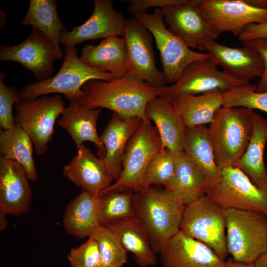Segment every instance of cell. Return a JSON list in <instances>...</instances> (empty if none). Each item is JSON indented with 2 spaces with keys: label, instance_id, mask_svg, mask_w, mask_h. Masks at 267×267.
<instances>
[{
  "label": "cell",
  "instance_id": "1",
  "mask_svg": "<svg viewBox=\"0 0 267 267\" xmlns=\"http://www.w3.org/2000/svg\"><path fill=\"white\" fill-rule=\"evenodd\" d=\"M165 87L153 86L129 71L124 77L110 81H87L82 87V95L76 100L88 109L106 108L124 119L138 117L150 122L145 115L146 105L161 96Z\"/></svg>",
  "mask_w": 267,
  "mask_h": 267
},
{
  "label": "cell",
  "instance_id": "2",
  "mask_svg": "<svg viewBox=\"0 0 267 267\" xmlns=\"http://www.w3.org/2000/svg\"><path fill=\"white\" fill-rule=\"evenodd\" d=\"M133 205L135 216L148 232L153 250L160 253L179 230L185 204L173 191L148 186L133 192Z\"/></svg>",
  "mask_w": 267,
  "mask_h": 267
},
{
  "label": "cell",
  "instance_id": "3",
  "mask_svg": "<svg viewBox=\"0 0 267 267\" xmlns=\"http://www.w3.org/2000/svg\"><path fill=\"white\" fill-rule=\"evenodd\" d=\"M252 109L222 107L208 128L216 163L221 170L234 167L245 153L253 130Z\"/></svg>",
  "mask_w": 267,
  "mask_h": 267
},
{
  "label": "cell",
  "instance_id": "4",
  "mask_svg": "<svg viewBox=\"0 0 267 267\" xmlns=\"http://www.w3.org/2000/svg\"><path fill=\"white\" fill-rule=\"evenodd\" d=\"M64 59L57 73L41 82L23 86L19 92L21 99H33L52 93H61L66 98L77 99L83 92V85L90 80L110 81L112 75L90 67L77 55L76 46H65Z\"/></svg>",
  "mask_w": 267,
  "mask_h": 267
},
{
  "label": "cell",
  "instance_id": "5",
  "mask_svg": "<svg viewBox=\"0 0 267 267\" xmlns=\"http://www.w3.org/2000/svg\"><path fill=\"white\" fill-rule=\"evenodd\" d=\"M225 209L206 194L185 204L179 230L212 248L221 258L229 254Z\"/></svg>",
  "mask_w": 267,
  "mask_h": 267
},
{
  "label": "cell",
  "instance_id": "6",
  "mask_svg": "<svg viewBox=\"0 0 267 267\" xmlns=\"http://www.w3.org/2000/svg\"><path fill=\"white\" fill-rule=\"evenodd\" d=\"M225 209L228 253L236 261L253 264L267 252V215L258 211Z\"/></svg>",
  "mask_w": 267,
  "mask_h": 267
},
{
  "label": "cell",
  "instance_id": "7",
  "mask_svg": "<svg viewBox=\"0 0 267 267\" xmlns=\"http://www.w3.org/2000/svg\"><path fill=\"white\" fill-rule=\"evenodd\" d=\"M134 16L155 41L167 84L175 83L190 65L211 56L208 52L193 51L173 35L165 25L161 9L155 8L152 13L135 14Z\"/></svg>",
  "mask_w": 267,
  "mask_h": 267
},
{
  "label": "cell",
  "instance_id": "8",
  "mask_svg": "<svg viewBox=\"0 0 267 267\" xmlns=\"http://www.w3.org/2000/svg\"><path fill=\"white\" fill-rule=\"evenodd\" d=\"M65 107L60 94L20 99L15 104V123L30 137L37 155L46 152L54 133L56 119Z\"/></svg>",
  "mask_w": 267,
  "mask_h": 267
},
{
  "label": "cell",
  "instance_id": "9",
  "mask_svg": "<svg viewBox=\"0 0 267 267\" xmlns=\"http://www.w3.org/2000/svg\"><path fill=\"white\" fill-rule=\"evenodd\" d=\"M163 148L155 126L142 121L128 144L119 177L99 194L115 190L138 191L149 162Z\"/></svg>",
  "mask_w": 267,
  "mask_h": 267
},
{
  "label": "cell",
  "instance_id": "10",
  "mask_svg": "<svg viewBox=\"0 0 267 267\" xmlns=\"http://www.w3.org/2000/svg\"><path fill=\"white\" fill-rule=\"evenodd\" d=\"M206 194L225 209L263 212L267 215V188H260L237 167L221 171L217 183Z\"/></svg>",
  "mask_w": 267,
  "mask_h": 267
},
{
  "label": "cell",
  "instance_id": "11",
  "mask_svg": "<svg viewBox=\"0 0 267 267\" xmlns=\"http://www.w3.org/2000/svg\"><path fill=\"white\" fill-rule=\"evenodd\" d=\"M63 56L52 42L38 29L33 27L28 38L16 45L1 44L0 61H14L31 71L38 82L52 77L53 63Z\"/></svg>",
  "mask_w": 267,
  "mask_h": 267
},
{
  "label": "cell",
  "instance_id": "12",
  "mask_svg": "<svg viewBox=\"0 0 267 267\" xmlns=\"http://www.w3.org/2000/svg\"><path fill=\"white\" fill-rule=\"evenodd\" d=\"M211 56L192 63L177 82L164 88L161 96L173 98L184 94L222 93L235 87L250 83L220 71Z\"/></svg>",
  "mask_w": 267,
  "mask_h": 267
},
{
  "label": "cell",
  "instance_id": "13",
  "mask_svg": "<svg viewBox=\"0 0 267 267\" xmlns=\"http://www.w3.org/2000/svg\"><path fill=\"white\" fill-rule=\"evenodd\" d=\"M199 0H188L181 5L162 9L168 29L189 48L205 50L219 35L202 13Z\"/></svg>",
  "mask_w": 267,
  "mask_h": 267
},
{
  "label": "cell",
  "instance_id": "14",
  "mask_svg": "<svg viewBox=\"0 0 267 267\" xmlns=\"http://www.w3.org/2000/svg\"><path fill=\"white\" fill-rule=\"evenodd\" d=\"M122 37L127 48L129 72L153 86H166L164 73L156 65L153 36L150 31L134 16L127 20Z\"/></svg>",
  "mask_w": 267,
  "mask_h": 267
},
{
  "label": "cell",
  "instance_id": "15",
  "mask_svg": "<svg viewBox=\"0 0 267 267\" xmlns=\"http://www.w3.org/2000/svg\"><path fill=\"white\" fill-rule=\"evenodd\" d=\"M199 7L217 34L230 32L239 36L249 24L267 21V9L246 0H199Z\"/></svg>",
  "mask_w": 267,
  "mask_h": 267
},
{
  "label": "cell",
  "instance_id": "16",
  "mask_svg": "<svg viewBox=\"0 0 267 267\" xmlns=\"http://www.w3.org/2000/svg\"><path fill=\"white\" fill-rule=\"evenodd\" d=\"M93 1L91 16L83 24L73 27L71 31H62L59 43L65 46H75L88 40L122 37L127 19L115 9L112 0Z\"/></svg>",
  "mask_w": 267,
  "mask_h": 267
},
{
  "label": "cell",
  "instance_id": "17",
  "mask_svg": "<svg viewBox=\"0 0 267 267\" xmlns=\"http://www.w3.org/2000/svg\"><path fill=\"white\" fill-rule=\"evenodd\" d=\"M160 253L163 267H223L225 261L210 247L180 230Z\"/></svg>",
  "mask_w": 267,
  "mask_h": 267
},
{
  "label": "cell",
  "instance_id": "18",
  "mask_svg": "<svg viewBox=\"0 0 267 267\" xmlns=\"http://www.w3.org/2000/svg\"><path fill=\"white\" fill-rule=\"evenodd\" d=\"M29 177L18 162L0 158V211L6 215L26 213L32 201Z\"/></svg>",
  "mask_w": 267,
  "mask_h": 267
},
{
  "label": "cell",
  "instance_id": "19",
  "mask_svg": "<svg viewBox=\"0 0 267 267\" xmlns=\"http://www.w3.org/2000/svg\"><path fill=\"white\" fill-rule=\"evenodd\" d=\"M242 44L240 47H231L212 41L207 44L206 51L217 66L235 78L249 82L256 77L261 78L264 69L261 56L253 47Z\"/></svg>",
  "mask_w": 267,
  "mask_h": 267
},
{
  "label": "cell",
  "instance_id": "20",
  "mask_svg": "<svg viewBox=\"0 0 267 267\" xmlns=\"http://www.w3.org/2000/svg\"><path fill=\"white\" fill-rule=\"evenodd\" d=\"M142 121L138 117L124 119L113 112L100 136L105 148V155L101 159L113 180H116L121 173L123 160L128 144Z\"/></svg>",
  "mask_w": 267,
  "mask_h": 267
},
{
  "label": "cell",
  "instance_id": "21",
  "mask_svg": "<svg viewBox=\"0 0 267 267\" xmlns=\"http://www.w3.org/2000/svg\"><path fill=\"white\" fill-rule=\"evenodd\" d=\"M70 162L65 165L63 175L82 189L100 193L112 184L113 179L100 157L84 144Z\"/></svg>",
  "mask_w": 267,
  "mask_h": 267
},
{
  "label": "cell",
  "instance_id": "22",
  "mask_svg": "<svg viewBox=\"0 0 267 267\" xmlns=\"http://www.w3.org/2000/svg\"><path fill=\"white\" fill-rule=\"evenodd\" d=\"M145 113L147 119L154 122L163 147L175 154L182 151L186 127L171 98L155 97L146 105Z\"/></svg>",
  "mask_w": 267,
  "mask_h": 267
},
{
  "label": "cell",
  "instance_id": "23",
  "mask_svg": "<svg viewBox=\"0 0 267 267\" xmlns=\"http://www.w3.org/2000/svg\"><path fill=\"white\" fill-rule=\"evenodd\" d=\"M79 58L90 67L111 73L114 79L124 77L130 70L127 48L122 37L106 38L97 45L86 44Z\"/></svg>",
  "mask_w": 267,
  "mask_h": 267
},
{
  "label": "cell",
  "instance_id": "24",
  "mask_svg": "<svg viewBox=\"0 0 267 267\" xmlns=\"http://www.w3.org/2000/svg\"><path fill=\"white\" fill-rule=\"evenodd\" d=\"M99 192L82 189L67 206L63 224L67 233L78 238L91 237L100 226Z\"/></svg>",
  "mask_w": 267,
  "mask_h": 267
},
{
  "label": "cell",
  "instance_id": "25",
  "mask_svg": "<svg viewBox=\"0 0 267 267\" xmlns=\"http://www.w3.org/2000/svg\"><path fill=\"white\" fill-rule=\"evenodd\" d=\"M68 100L69 104L64 108L58 121V125L71 136L77 150L85 141H90L97 147L103 158L105 148L96 129L97 119L102 109H88L75 99Z\"/></svg>",
  "mask_w": 267,
  "mask_h": 267
},
{
  "label": "cell",
  "instance_id": "26",
  "mask_svg": "<svg viewBox=\"0 0 267 267\" xmlns=\"http://www.w3.org/2000/svg\"><path fill=\"white\" fill-rule=\"evenodd\" d=\"M118 238L122 246L134 255L140 267H152L157 262L147 230L135 216L120 220L106 225Z\"/></svg>",
  "mask_w": 267,
  "mask_h": 267
},
{
  "label": "cell",
  "instance_id": "27",
  "mask_svg": "<svg viewBox=\"0 0 267 267\" xmlns=\"http://www.w3.org/2000/svg\"><path fill=\"white\" fill-rule=\"evenodd\" d=\"M183 151L203 175L208 188L215 185L221 170L216 163L208 128L205 125L186 127Z\"/></svg>",
  "mask_w": 267,
  "mask_h": 267
},
{
  "label": "cell",
  "instance_id": "28",
  "mask_svg": "<svg viewBox=\"0 0 267 267\" xmlns=\"http://www.w3.org/2000/svg\"><path fill=\"white\" fill-rule=\"evenodd\" d=\"M253 130L247 148L235 165L260 188H267V168L264 153L267 141V120L252 113Z\"/></svg>",
  "mask_w": 267,
  "mask_h": 267
},
{
  "label": "cell",
  "instance_id": "29",
  "mask_svg": "<svg viewBox=\"0 0 267 267\" xmlns=\"http://www.w3.org/2000/svg\"><path fill=\"white\" fill-rule=\"evenodd\" d=\"M172 104L186 127L211 124L222 107V93L179 95L171 98Z\"/></svg>",
  "mask_w": 267,
  "mask_h": 267
},
{
  "label": "cell",
  "instance_id": "30",
  "mask_svg": "<svg viewBox=\"0 0 267 267\" xmlns=\"http://www.w3.org/2000/svg\"><path fill=\"white\" fill-rule=\"evenodd\" d=\"M207 188L204 176L184 152L176 154L174 174L164 188L175 192L186 204L206 194Z\"/></svg>",
  "mask_w": 267,
  "mask_h": 267
},
{
  "label": "cell",
  "instance_id": "31",
  "mask_svg": "<svg viewBox=\"0 0 267 267\" xmlns=\"http://www.w3.org/2000/svg\"><path fill=\"white\" fill-rule=\"evenodd\" d=\"M33 150L31 138L17 125L10 129H0V157L19 163L25 169L30 180L36 181L38 174L33 158Z\"/></svg>",
  "mask_w": 267,
  "mask_h": 267
},
{
  "label": "cell",
  "instance_id": "32",
  "mask_svg": "<svg viewBox=\"0 0 267 267\" xmlns=\"http://www.w3.org/2000/svg\"><path fill=\"white\" fill-rule=\"evenodd\" d=\"M23 26L32 25L43 33L58 49L59 36L67 31L58 14L55 0H30L27 14L21 21Z\"/></svg>",
  "mask_w": 267,
  "mask_h": 267
},
{
  "label": "cell",
  "instance_id": "33",
  "mask_svg": "<svg viewBox=\"0 0 267 267\" xmlns=\"http://www.w3.org/2000/svg\"><path fill=\"white\" fill-rule=\"evenodd\" d=\"M133 192L131 190H115L100 195V226L135 216L133 205Z\"/></svg>",
  "mask_w": 267,
  "mask_h": 267
},
{
  "label": "cell",
  "instance_id": "34",
  "mask_svg": "<svg viewBox=\"0 0 267 267\" xmlns=\"http://www.w3.org/2000/svg\"><path fill=\"white\" fill-rule=\"evenodd\" d=\"M256 90V85L250 83L229 89L222 93V107L257 109L267 113V92Z\"/></svg>",
  "mask_w": 267,
  "mask_h": 267
},
{
  "label": "cell",
  "instance_id": "35",
  "mask_svg": "<svg viewBox=\"0 0 267 267\" xmlns=\"http://www.w3.org/2000/svg\"><path fill=\"white\" fill-rule=\"evenodd\" d=\"M90 237L98 244L103 267H122L127 264V252L117 236L107 226H100Z\"/></svg>",
  "mask_w": 267,
  "mask_h": 267
},
{
  "label": "cell",
  "instance_id": "36",
  "mask_svg": "<svg viewBox=\"0 0 267 267\" xmlns=\"http://www.w3.org/2000/svg\"><path fill=\"white\" fill-rule=\"evenodd\" d=\"M176 165V154L163 148L149 162L141 182V187L154 184L167 185L172 178Z\"/></svg>",
  "mask_w": 267,
  "mask_h": 267
},
{
  "label": "cell",
  "instance_id": "37",
  "mask_svg": "<svg viewBox=\"0 0 267 267\" xmlns=\"http://www.w3.org/2000/svg\"><path fill=\"white\" fill-rule=\"evenodd\" d=\"M67 258L71 267H103L98 244L92 237L71 249Z\"/></svg>",
  "mask_w": 267,
  "mask_h": 267
},
{
  "label": "cell",
  "instance_id": "38",
  "mask_svg": "<svg viewBox=\"0 0 267 267\" xmlns=\"http://www.w3.org/2000/svg\"><path fill=\"white\" fill-rule=\"evenodd\" d=\"M5 74L0 72V127L6 130L15 125L12 109L21 99L19 92L14 87H7L3 82Z\"/></svg>",
  "mask_w": 267,
  "mask_h": 267
},
{
  "label": "cell",
  "instance_id": "39",
  "mask_svg": "<svg viewBox=\"0 0 267 267\" xmlns=\"http://www.w3.org/2000/svg\"><path fill=\"white\" fill-rule=\"evenodd\" d=\"M188 0H131L127 10L134 14L146 12L151 7L164 9L180 5L186 3Z\"/></svg>",
  "mask_w": 267,
  "mask_h": 267
},
{
  "label": "cell",
  "instance_id": "40",
  "mask_svg": "<svg viewBox=\"0 0 267 267\" xmlns=\"http://www.w3.org/2000/svg\"><path fill=\"white\" fill-rule=\"evenodd\" d=\"M255 49L262 57L264 64V72L256 85V91L267 92V38H261L248 40L241 43Z\"/></svg>",
  "mask_w": 267,
  "mask_h": 267
},
{
  "label": "cell",
  "instance_id": "41",
  "mask_svg": "<svg viewBox=\"0 0 267 267\" xmlns=\"http://www.w3.org/2000/svg\"><path fill=\"white\" fill-rule=\"evenodd\" d=\"M261 38H267V21L262 23H253L246 26L238 37V40L242 43Z\"/></svg>",
  "mask_w": 267,
  "mask_h": 267
},
{
  "label": "cell",
  "instance_id": "42",
  "mask_svg": "<svg viewBox=\"0 0 267 267\" xmlns=\"http://www.w3.org/2000/svg\"><path fill=\"white\" fill-rule=\"evenodd\" d=\"M223 267H254V264H247L237 262L232 258L225 261Z\"/></svg>",
  "mask_w": 267,
  "mask_h": 267
},
{
  "label": "cell",
  "instance_id": "43",
  "mask_svg": "<svg viewBox=\"0 0 267 267\" xmlns=\"http://www.w3.org/2000/svg\"><path fill=\"white\" fill-rule=\"evenodd\" d=\"M253 264L254 267H267V252L262 255Z\"/></svg>",
  "mask_w": 267,
  "mask_h": 267
},
{
  "label": "cell",
  "instance_id": "44",
  "mask_svg": "<svg viewBox=\"0 0 267 267\" xmlns=\"http://www.w3.org/2000/svg\"><path fill=\"white\" fill-rule=\"evenodd\" d=\"M250 4L257 7L267 9V0H246Z\"/></svg>",
  "mask_w": 267,
  "mask_h": 267
},
{
  "label": "cell",
  "instance_id": "45",
  "mask_svg": "<svg viewBox=\"0 0 267 267\" xmlns=\"http://www.w3.org/2000/svg\"><path fill=\"white\" fill-rule=\"evenodd\" d=\"M6 214L0 211V229L3 230L7 226V221L5 217Z\"/></svg>",
  "mask_w": 267,
  "mask_h": 267
}]
</instances>
